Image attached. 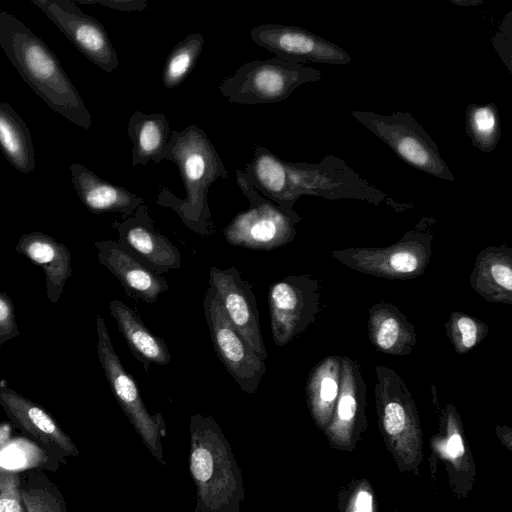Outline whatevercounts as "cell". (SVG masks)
Here are the masks:
<instances>
[{
	"label": "cell",
	"mask_w": 512,
	"mask_h": 512,
	"mask_svg": "<svg viewBox=\"0 0 512 512\" xmlns=\"http://www.w3.org/2000/svg\"><path fill=\"white\" fill-rule=\"evenodd\" d=\"M68 40L107 73L119 65L117 52L104 26L72 0H31Z\"/></svg>",
	"instance_id": "12"
},
{
	"label": "cell",
	"mask_w": 512,
	"mask_h": 512,
	"mask_svg": "<svg viewBox=\"0 0 512 512\" xmlns=\"http://www.w3.org/2000/svg\"><path fill=\"white\" fill-rule=\"evenodd\" d=\"M189 470L195 512H241L245 488L231 446L217 422L194 414L190 424Z\"/></svg>",
	"instance_id": "4"
},
{
	"label": "cell",
	"mask_w": 512,
	"mask_h": 512,
	"mask_svg": "<svg viewBox=\"0 0 512 512\" xmlns=\"http://www.w3.org/2000/svg\"><path fill=\"white\" fill-rule=\"evenodd\" d=\"M243 172L254 189L283 209L295 224L302 217L294 210V204L303 195L328 200H363L385 204L397 211L411 206L390 198L333 155L325 156L318 163L291 162L256 144L253 158L245 164Z\"/></svg>",
	"instance_id": "1"
},
{
	"label": "cell",
	"mask_w": 512,
	"mask_h": 512,
	"mask_svg": "<svg viewBox=\"0 0 512 512\" xmlns=\"http://www.w3.org/2000/svg\"><path fill=\"white\" fill-rule=\"evenodd\" d=\"M162 160L177 166L186 198L179 199L163 187L157 195L156 204L172 209L182 223L200 237L213 235L208 191L219 178L228 179V171L207 134L196 125H189L181 131L171 130Z\"/></svg>",
	"instance_id": "3"
},
{
	"label": "cell",
	"mask_w": 512,
	"mask_h": 512,
	"mask_svg": "<svg viewBox=\"0 0 512 512\" xmlns=\"http://www.w3.org/2000/svg\"><path fill=\"white\" fill-rule=\"evenodd\" d=\"M236 182L249 200V207L225 226V240L233 246L257 251H270L291 243L296 229L288 214L257 192L241 169L236 170Z\"/></svg>",
	"instance_id": "9"
},
{
	"label": "cell",
	"mask_w": 512,
	"mask_h": 512,
	"mask_svg": "<svg viewBox=\"0 0 512 512\" xmlns=\"http://www.w3.org/2000/svg\"><path fill=\"white\" fill-rule=\"evenodd\" d=\"M323 78L321 71L278 57L244 63L220 84V93L236 104H270L287 99L302 84Z\"/></svg>",
	"instance_id": "5"
},
{
	"label": "cell",
	"mask_w": 512,
	"mask_h": 512,
	"mask_svg": "<svg viewBox=\"0 0 512 512\" xmlns=\"http://www.w3.org/2000/svg\"><path fill=\"white\" fill-rule=\"evenodd\" d=\"M0 405L11 422L32 436L48 456L61 464L77 457L79 450L52 416L39 404L8 386H0Z\"/></svg>",
	"instance_id": "15"
},
{
	"label": "cell",
	"mask_w": 512,
	"mask_h": 512,
	"mask_svg": "<svg viewBox=\"0 0 512 512\" xmlns=\"http://www.w3.org/2000/svg\"><path fill=\"white\" fill-rule=\"evenodd\" d=\"M353 512H373V496L366 489L359 490L356 494Z\"/></svg>",
	"instance_id": "33"
},
{
	"label": "cell",
	"mask_w": 512,
	"mask_h": 512,
	"mask_svg": "<svg viewBox=\"0 0 512 512\" xmlns=\"http://www.w3.org/2000/svg\"><path fill=\"white\" fill-rule=\"evenodd\" d=\"M436 220L423 217L400 241L386 248H361L334 251L333 256L355 270L385 278L420 275L431 253Z\"/></svg>",
	"instance_id": "8"
},
{
	"label": "cell",
	"mask_w": 512,
	"mask_h": 512,
	"mask_svg": "<svg viewBox=\"0 0 512 512\" xmlns=\"http://www.w3.org/2000/svg\"><path fill=\"white\" fill-rule=\"evenodd\" d=\"M447 454L451 459H457L464 453V446L461 435L456 431L452 433L447 441Z\"/></svg>",
	"instance_id": "34"
},
{
	"label": "cell",
	"mask_w": 512,
	"mask_h": 512,
	"mask_svg": "<svg viewBox=\"0 0 512 512\" xmlns=\"http://www.w3.org/2000/svg\"><path fill=\"white\" fill-rule=\"evenodd\" d=\"M369 338L374 347L390 355H407L416 344L415 326L402 311L386 302L369 310Z\"/></svg>",
	"instance_id": "21"
},
{
	"label": "cell",
	"mask_w": 512,
	"mask_h": 512,
	"mask_svg": "<svg viewBox=\"0 0 512 512\" xmlns=\"http://www.w3.org/2000/svg\"><path fill=\"white\" fill-rule=\"evenodd\" d=\"M204 42L203 35L195 32L173 47L166 58L162 72L164 87L173 89L187 78L196 65Z\"/></svg>",
	"instance_id": "28"
},
{
	"label": "cell",
	"mask_w": 512,
	"mask_h": 512,
	"mask_svg": "<svg viewBox=\"0 0 512 512\" xmlns=\"http://www.w3.org/2000/svg\"><path fill=\"white\" fill-rule=\"evenodd\" d=\"M112 226L118 242L155 274L162 276L181 266L178 248L155 228L145 204L122 221H114Z\"/></svg>",
	"instance_id": "16"
},
{
	"label": "cell",
	"mask_w": 512,
	"mask_h": 512,
	"mask_svg": "<svg viewBox=\"0 0 512 512\" xmlns=\"http://www.w3.org/2000/svg\"><path fill=\"white\" fill-rule=\"evenodd\" d=\"M108 307L130 351L142 363L145 372L151 364H169L171 354L164 339L152 333L135 310L120 300H112Z\"/></svg>",
	"instance_id": "20"
},
{
	"label": "cell",
	"mask_w": 512,
	"mask_h": 512,
	"mask_svg": "<svg viewBox=\"0 0 512 512\" xmlns=\"http://www.w3.org/2000/svg\"><path fill=\"white\" fill-rule=\"evenodd\" d=\"M209 287L232 326L255 354L265 361L268 353L263 342L252 284L243 280L235 267L221 269L212 266L209 270Z\"/></svg>",
	"instance_id": "14"
},
{
	"label": "cell",
	"mask_w": 512,
	"mask_h": 512,
	"mask_svg": "<svg viewBox=\"0 0 512 512\" xmlns=\"http://www.w3.org/2000/svg\"><path fill=\"white\" fill-rule=\"evenodd\" d=\"M128 137L132 143V166L159 163L171 134L164 113L135 111L129 118Z\"/></svg>",
	"instance_id": "23"
},
{
	"label": "cell",
	"mask_w": 512,
	"mask_h": 512,
	"mask_svg": "<svg viewBox=\"0 0 512 512\" xmlns=\"http://www.w3.org/2000/svg\"><path fill=\"white\" fill-rule=\"evenodd\" d=\"M76 3L81 4H101L110 9L122 11V12H133L143 11L147 9L148 2L145 0H90V1H77Z\"/></svg>",
	"instance_id": "32"
},
{
	"label": "cell",
	"mask_w": 512,
	"mask_h": 512,
	"mask_svg": "<svg viewBox=\"0 0 512 512\" xmlns=\"http://www.w3.org/2000/svg\"><path fill=\"white\" fill-rule=\"evenodd\" d=\"M18 485V470L0 464V512H26Z\"/></svg>",
	"instance_id": "30"
},
{
	"label": "cell",
	"mask_w": 512,
	"mask_h": 512,
	"mask_svg": "<svg viewBox=\"0 0 512 512\" xmlns=\"http://www.w3.org/2000/svg\"><path fill=\"white\" fill-rule=\"evenodd\" d=\"M446 331L455 351L465 353L483 340L488 327L474 317L454 312L446 323Z\"/></svg>",
	"instance_id": "29"
},
{
	"label": "cell",
	"mask_w": 512,
	"mask_h": 512,
	"mask_svg": "<svg viewBox=\"0 0 512 512\" xmlns=\"http://www.w3.org/2000/svg\"><path fill=\"white\" fill-rule=\"evenodd\" d=\"M14 249L43 269L47 298L51 303H57L72 275L71 254L67 246L50 235L35 231L22 235Z\"/></svg>",
	"instance_id": "18"
},
{
	"label": "cell",
	"mask_w": 512,
	"mask_h": 512,
	"mask_svg": "<svg viewBox=\"0 0 512 512\" xmlns=\"http://www.w3.org/2000/svg\"><path fill=\"white\" fill-rule=\"evenodd\" d=\"M97 354L110 389L152 456L166 464L161 438L166 424L161 413L150 414L144 405L134 378L124 369L114 350L104 319L96 317Z\"/></svg>",
	"instance_id": "7"
},
{
	"label": "cell",
	"mask_w": 512,
	"mask_h": 512,
	"mask_svg": "<svg viewBox=\"0 0 512 512\" xmlns=\"http://www.w3.org/2000/svg\"><path fill=\"white\" fill-rule=\"evenodd\" d=\"M341 357L329 356L310 372L306 383L309 405L318 419H323L337 401L340 386Z\"/></svg>",
	"instance_id": "25"
},
{
	"label": "cell",
	"mask_w": 512,
	"mask_h": 512,
	"mask_svg": "<svg viewBox=\"0 0 512 512\" xmlns=\"http://www.w3.org/2000/svg\"><path fill=\"white\" fill-rule=\"evenodd\" d=\"M452 2L455 3V4H459V5H476V4L482 3V1H471L470 3H468V2H459V1H452Z\"/></svg>",
	"instance_id": "35"
},
{
	"label": "cell",
	"mask_w": 512,
	"mask_h": 512,
	"mask_svg": "<svg viewBox=\"0 0 512 512\" xmlns=\"http://www.w3.org/2000/svg\"><path fill=\"white\" fill-rule=\"evenodd\" d=\"M473 289L490 302L512 303L511 249L502 245L482 250L470 275Z\"/></svg>",
	"instance_id": "22"
},
{
	"label": "cell",
	"mask_w": 512,
	"mask_h": 512,
	"mask_svg": "<svg viewBox=\"0 0 512 512\" xmlns=\"http://www.w3.org/2000/svg\"><path fill=\"white\" fill-rule=\"evenodd\" d=\"M18 335L14 304L6 293L0 292V349L5 342Z\"/></svg>",
	"instance_id": "31"
},
{
	"label": "cell",
	"mask_w": 512,
	"mask_h": 512,
	"mask_svg": "<svg viewBox=\"0 0 512 512\" xmlns=\"http://www.w3.org/2000/svg\"><path fill=\"white\" fill-rule=\"evenodd\" d=\"M203 307L217 357L241 390L254 394L266 372L264 360L232 326L210 287L205 292Z\"/></svg>",
	"instance_id": "11"
},
{
	"label": "cell",
	"mask_w": 512,
	"mask_h": 512,
	"mask_svg": "<svg viewBox=\"0 0 512 512\" xmlns=\"http://www.w3.org/2000/svg\"><path fill=\"white\" fill-rule=\"evenodd\" d=\"M0 150L21 173L28 174L35 168L30 130L21 116L6 102H0Z\"/></svg>",
	"instance_id": "24"
},
{
	"label": "cell",
	"mask_w": 512,
	"mask_h": 512,
	"mask_svg": "<svg viewBox=\"0 0 512 512\" xmlns=\"http://www.w3.org/2000/svg\"><path fill=\"white\" fill-rule=\"evenodd\" d=\"M250 36L257 45L289 62L345 65L352 60L335 43L296 26L261 24L251 29Z\"/></svg>",
	"instance_id": "13"
},
{
	"label": "cell",
	"mask_w": 512,
	"mask_h": 512,
	"mask_svg": "<svg viewBox=\"0 0 512 512\" xmlns=\"http://www.w3.org/2000/svg\"><path fill=\"white\" fill-rule=\"evenodd\" d=\"M465 131L473 146L484 153L494 151L501 138L497 106L492 102L468 105L465 110Z\"/></svg>",
	"instance_id": "27"
},
{
	"label": "cell",
	"mask_w": 512,
	"mask_h": 512,
	"mask_svg": "<svg viewBox=\"0 0 512 512\" xmlns=\"http://www.w3.org/2000/svg\"><path fill=\"white\" fill-rule=\"evenodd\" d=\"M18 477L26 512H67L62 493L42 470H18Z\"/></svg>",
	"instance_id": "26"
},
{
	"label": "cell",
	"mask_w": 512,
	"mask_h": 512,
	"mask_svg": "<svg viewBox=\"0 0 512 512\" xmlns=\"http://www.w3.org/2000/svg\"><path fill=\"white\" fill-rule=\"evenodd\" d=\"M351 115L409 166L443 180L455 181L437 144L411 113L382 115L354 110Z\"/></svg>",
	"instance_id": "6"
},
{
	"label": "cell",
	"mask_w": 512,
	"mask_h": 512,
	"mask_svg": "<svg viewBox=\"0 0 512 512\" xmlns=\"http://www.w3.org/2000/svg\"><path fill=\"white\" fill-rule=\"evenodd\" d=\"M0 46L22 79L51 109L75 125L90 129V112L56 55L6 11H0Z\"/></svg>",
	"instance_id": "2"
},
{
	"label": "cell",
	"mask_w": 512,
	"mask_h": 512,
	"mask_svg": "<svg viewBox=\"0 0 512 512\" xmlns=\"http://www.w3.org/2000/svg\"><path fill=\"white\" fill-rule=\"evenodd\" d=\"M273 341L282 347L312 324L319 312L320 285L309 275H288L269 287Z\"/></svg>",
	"instance_id": "10"
},
{
	"label": "cell",
	"mask_w": 512,
	"mask_h": 512,
	"mask_svg": "<svg viewBox=\"0 0 512 512\" xmlns=\"http://www.w3.org/2000/svg\"><path fill=\"white\" fill-rule=\"evenodd\" d=\"M71 180L82 204L93 214L132 215L144 199L124 187L114 185L80 163L70 166Z\"/></svg>",
	"instance_id": "19"
},
{
	"label": "cell",
	"mask_w": 512,
	"mask_h": 512,
	"mask_svg": "<svg viewBox=\"0 0 512 512\" xmlns=\"http://www.w3.org/2000/svg\"><path fill=\"white\" fill-rule=\"evenodd\" d=\"M97 257L119 281L126 294L137 301L154 303L169 290L165 277L155 274L118 241H96Z\"/></svg>",
	"instance_id": "17"
}]
</instances>
